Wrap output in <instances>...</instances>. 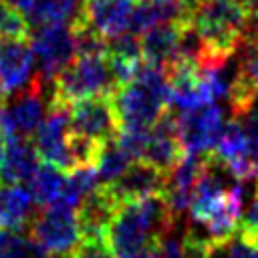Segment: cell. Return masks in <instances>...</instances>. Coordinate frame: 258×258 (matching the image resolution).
<instances>
[{"label": "cell", "mask_w": 258, "mask_h": 258, "mask_svg": "<svg viewBox=\"0 0 258 258\" xmlns=\"http://www.w3.org/2000/svg\"><path fill=\"white\" fill-rule=\"evenodd\" d=\"M177 222L165 196L153 194L119 204L105 240L113 258H139L171 232Z\"/></svg>", "instance_id": "6da1fadb"}, {"label": "cell", "mask_w": 258, "mask_h": 258, "mask_svg": "<svg viewBox=\"0 0 258 258\" xmlns=\"http://www.w3.org/2000/svg\"><path fill=\"white\" fill-rule=\"evenodd\" d=\"M111 97L121 129H151L169 107V85L163 69L143 60L135 77Z\"/></svg>", "instance_id": "7a4b0ae2"}, {"label": "cell", "mask_w": 258, "mask_h": 258, "mask_svg": "<svg viewBox=\"0 0 258 258\" xmlns=\"http://www.w3.org/2000/svg\"><path fill=\"white\" fill-rule=\"evenodd\" d=\"M246 8L238 0H204L189 14V24L204 42V58L198 67L238 54L244 42Z\"/></svg>", "instance_id": "3957f363"}, {"label": "cell", "mask_w": 258, "mask_h": 258, "mask_svg": "<svg viewBox=\"0 0 258 258\" xmlns=\"http://www.w3.org/2000/svg\"><path fill=\"white\" fill-rule=\"evenodd\" d=\"M119 83L113 75L107 52L77 54L54 79L50 99L71 105L77 99L91 95H113Z\"/></svg>", "instance_id": "277c9868"}, {"label": "cell", "mask_w": 258, "mask_h": 258, "mask_svg": "<svg viewBox=\"0 0 258 258\" xmlns=\"http://www.w3.org/2000/svg\"><path fill=\"white\" fill-rule=\"evenodd\" d=\"M30 238L38 242L48 254L69 258L81 242V228L77 208L64 204L42 206L30 220Z\"/></svg>", "instance_id": "5b68a950"}, {"label": "cell", "mask_w": 258, "mask_h": 258, "mask_svg": "<svg viewBox=\"0 0 258 258\" xmlns=\"http://www.w3.org/2000/svg\"><path fill=\"white\" fill-rule=\"evenodd\" d=\"M42 81L32 77V81L12 95L8 101L0 103V131L10 139V137H28L36 131L44 117V109L48 107L44 103V93H42Z\"/></svg>", "instance_id": "8992f818"}, {"label": "cell", "mask_w": 258, "mask_h": 258, "mask_svg": "<svg viewBox=\"0 0 258 258\" xmlns=\"http://www.w3.org/2000/svg\"><path fill=\"white\" fill-rule=\"evenodd\" d=\"M30 46L36 60V75L42 83H52V79L77 56L73 30L64 24L38 26L30 38Z\"/></svg>", "instance_id": "52a82bcc"}, {"label": "cell", "mask_w": 258, "mask_h": 258, "mask_svg": "<svg viewBox=\"0 0 258 258\" xmlns=\"http://www.w3.org/2000/svg\"><path fill=\"white\" fill-rule=\"evenodd\" d=\"M71 113V131L87 135L95 141L115 139L121 131V123L115 111L111 95H91L77 99L69 105Z\"/></svg>", "instance_id": "ba28073f"}, {"label": "cell", "mask_w": 258, "mask_h": 258, "mask_svg": "<svg viewBox=\"0 0 258 258\" xmlns=\"http://www.w3.org/2000/svg\"><path fill=\"white\" fill-rule=\"evenodd\" d=\"M71 133V113L69 105L48 99V111L46 117H42L40 125L34 131V147L40 155V159L58 165L62 171H71L73 163L69 157L67 141Z\"/></svg>", "instance_id": "9c48e42d"}, {"label": "cell", "mask_w": 258, "mask_h": 258, "mask_svg": "<svg viewBox=\"0 0 258 258\" xmlns=\"http://www.w3.org/2000/svg\"><path fill=\"white\" fill-rule=\"evenodd\" d=\"M224 113L216 103L202 105L177 115V133L185 151L206 153L212 151L224 129Z\"/></svg>", "instance_id": "30bf717a"}, {"label": "cell", "mask_w": 258, "mask_h": 258, "mask_svg": "<svg viewBox=\"0 0 258 258\" xmlns=\"http://www.w3.org/2000/svg\"><path fill=\"white\" fill-rule=\"evenodd\" d=\"M183 153L185 149L177 133V115L171 111V107H167L149 129L141 159L155 165L163 173H169L179 163Z\"/></svg>", "instance_id": "8fae6325"}, {"label": "cell", "mask_w": 258, "mask_h": 258, "mask_svg": "<svg viewBox=\"0 0 258 258\" xmlns=\"http://www.w3.org/2000/svg\"><path fill=\"white\" fill-rule=\"evenodd\" d=\"M32 60L28 38H0V103L32 81Z\"/></svg>", "instance_id": "7c38bea8"}, {"label": "cell", "mask_w": 258, "mask_h": 258, "mask_svg": "<svg viewBox=\"0 0 258 258\" xmlns=\"http://www.w3.org/2000/svg\"><path fill=\"white\" fill-rule=\"evenodd\" d=\"M165 183H167V173L147 163L145 159H135V163H131L113 183L105 187L117 200V204H123L153 194H163Z\"/></svg>", "instance_id": "4fadbf2b"}, {"label": "cell", "mask_w": 258, "mask_h": 258, "mask_svg": "<svg viewBox=\"0 0 258 258\" xmlns=\"http://www.w3.org/2000/svg\"><path fill=\"white\" fill-rule=\"evenodd\" d=\"M135 0H83L75 18L85 20L103 38H115L129 28Z\"/></svg>", "instance_id": "5bb4252c"}, {"label": "cell", "mask_w": 258, "mask_h": 258, "mask_svg": "<svg viewBox=\"0 0 258 258\" xmlns=\"http://www.w3.org/2000/svg\"><path fill=\"white\" fill-rule=\"evenodd\" d=\"M117 208H119L117 200L109 194L105 185H99L89 196H85V200L79 204V210H77L81 238L105 240Z\"/></svg>", "instance_id": "9a60e30c"}, {"label": "cell", "mask_w": 258, "mask_h": 258, "mask_svg": "<svg viewBox=\"0 0 258 258\" xmlns=\"http://www.w3.org/2000/svg\"><path fill=\"white\" fill-rule=\"evenodd\" d=\"M185 22H161L151 26L141 36V56L145 62L165 69L177 56L181 28Z\"/></svg>", "instance_id": "2e32d148"}, {"label": "cell", "mask_w": 258, "mask_h": 258, "mask_svg": "<svg viewBox=\"0 0 258 258\" xmlns=\"http://www.w3.org/2000/svg\"><path fill=\"white\" fill-rule=\"evenodd\" d=\"M189 10L183 4V0H135L131 20H129V32L143 34L155 24L161 22H187Z\"/></svg>", "instance_id": "e0dca14e"}, {"label": "cell", "mask_w": 258, "mask_h": 258, "mask_svg": "<svg viewBox=\"0 0 258 258\" xmlns=\"http://www.w3.org/2000/svg\"><path fill=\"white\" fill-rule=\"evenodd\" d=\"M38 161L40 155L28 137H10L0 159V181L20 183L24 179H30V175L38 167Z\"/></svg>", "instance_id": "ac0fdd59"}, {"label": "cell", "mask_w": 258, "mask_h": 258, "mask_svg": "<svg viewBox=\"0 0 258 258\" xmlns=\"http://www.w3.org/2000/svg\"><path fill=\"white\" fill-rule=\"evenodd\" d=\"M32 206L34 200L30 189L20 183H6V187H0V228L16 232L22 230L34 216Z\"/></svg>", "instance_id": "d6986e66"}, {"label": "cell", "mask_w": 258, "mask_h": 258, "mask_svg": "<svg viewBox=\"0 0 258 258\" xmlns=\"http://www.w3.org/2000/svg\"><path fill=\"white\" fill-rule=\"evenodd\" d=\"M62 169L54 163H38V167L34 169V173L30 175V196L34 200V204L38 206H50L54 202H58L60 191H62V183H64Z\"/></svg>", "instance_id": "ffe728a7"}, {"label": "cell", "mask_w": 258, "mask_h": 258, "mask_svg": "<svg viewBox=\"0 0 258 258\" xmlns=\"http://www.w3.org/2000/svg\"><path fill=\"white\" fill-rule=\"evenodd\" d=\"M83 0H36L34 6L24 14L30 28L44 24H67L73 22L81 10Z\"/></svg>", "instance_id": "44dd1931"}, {"label": "cell", "mask_w": 258, "mask_h": 258, "mask_svg": "<svg viewBox=\"0 0 258 258\" xmlns=\"http://www.w3.org/2000/svg\"><path fill=\"white\" fill-rule=\"evenodd\" d=\"M135 159L125 151V147L115 139H109L103 143L101 153L97 157L95 163V173H97V181L99 185H109L113 183Z\"/></svg>", "instance_id": "7402d4cb"}, {"label": "cell", "mask_w": 258, "mask_h": 258, "mask_svg": "<svg viewBox=\"0 0 258 258\" xmlns=\"http://www.w3.org/2000/svg\"><path fill=\"white\" fill-rule=\"evenodd\" d=\"M95 187H99L95 167H75L71 169V175L64 177L58 204L77 208L85 200V196H89Z\"/></svg>", "instance_id": "603a6c76"}, {"label": "cell", "mask_w": 258, "mask_h": 258, "mask_svg": "<svg viewBox=\"0 0 258 258\" xmlns=\"http://www.w3.org/2000/svg\"><path fill=\"white\" fill-rule=\"evenodd\" d=\"M208 258H258V244L244 238L238 230L224 242L214 244Z\"/></svg>", "instance_id": "cb8c5ba5"}, {"label": "cell", "mask_w": 258, "mask_h": 258, "mask_svg": "<svg viewBox=\"0 0 258 258\" xmlns=\"http://www.w3.org/2000/svg\"><path fill=\"white\" fill-rule=\"evenodd\" d=\"M28 36H30V24L26 16L6 0H0V38H28Z\"/></svg>", "instance_id": "d4e9b609"}, {"label": "cell", "mask_w": 258, "mask_h": 258, "mask_svg": "<svg viewBox=\"0 0 258 258\" xmlns=\"http://www.w3.org/2000/svg\"><path fill=\"white\" fill-rule=\"evenodd\" d=\"M238 52V81L258 93V42H242Z\"/></svg>", "instance_id": "484cf974"}, {"label": "cell", "mask_w": 258, "mask_h": 258, "mask_svg": "<svg viewBox=\"0 0 258 258\" xmlns=\"http://www.w3.org/2000/svg\"><path fill=\"white\" fill-rule=\"evenodd\" d=\"M153 256L155 258H189L187 246L183 240V232L175 234V228L167 232L155 246H153Z\"/></svg>", "instance_id": "4316f807"}, {"label": "cell", "mask_w": 258, "mask_h": 258, "mask_svg": "<svg viewBox=\"0 0 258 258\" xmlns=\"http://www.w3.org/2000/svg\"><path fill=\"white\" fill-rule=\"evenodd\" d=\"M69 258H113L107 240H93V238H81L79 246L71 252Z\"/></svg>", "instance_id": "83f0119b"}, {"label": "cell", "mask_w": 258, "mask_h": 258, "mask_svg": "<svg viewBox=\"0 0 258 258\" xmlns=\"http://www.w3.org/2000/svg\"><path fill=\"white\" fill-rule=\"evenodd\" d=\"M6 2H8V4H12L14 8H18L22 14H26V12L34 6V2H36V0H6Z\"/></svg>", "instance_id": "f1b7e54d"}, {"label": "cell", "mask_w": 258, "mask_h": 258, "mask_svg": "<svg viewBox=\"0 0 258 258\" xmlns=\"http://www.w3.org/2000/svg\"><path fill=\"white\" fill-rule=\"evenodd\" d=\"M244 8H246V12H256L258 10V0H238Z\"/></svg>", "instance_id": "f546056e"}, {"label": "cell", "mask_w": 258, "mask_h": 258, "mask_svg": "<svg viewBox=\"0 0 258 258\" xmlns=\"http://www.w3.org/2000/svg\"><path fill=\"white\" fill-rule=\"evenodd\" d=\"M202 2H204V0H183V4L187 6V10H189V14H191V10H194V8L198 6V4H202Z\"/></svg>", "instance_id": "4dcf8cb0"}, {"label": "cell", "mask_w": 258, "mask_h": 258, "mask_svg": "<svg viewBox=\"0 0 258 258\" xmlns=\"http://www.w3.org/2000/svg\"><path fill=\"white\" fill-rule=\"evenodd\" d=\"M6 141H8V137L0 131V159H2V155H4V147H6Z\"/></svg>", "instance_id": "1f68e13d"}, {"label": "cell", "mask_w": 258, "mask_h": 258, "mask_svg": "<svg viewBox=\"0 0 258 258\" xmlns=\"http://www.w3.org/2000/svg\"><path fill=\"white\" fill-rule=\"evenodd\" d=\"M252 107H254V111L258 113V97H256V101H254V105H252Z\"/></svg>", "instance_id": "d6a6232c"}, {"label": "cell", "mask_w": 258, "mask_h": 258, "mask_svg": "<svg viewBox=\"0 0 258 258\" xmlns=\"http://www.w3.org/2000/svg\"><path fill=\"white\" fill-rule=\"evenodd\" d=\"M0 258H6V256H2V254H0Z\"/></svg>", "instance_id": "836d02e7"}]
</instances>
